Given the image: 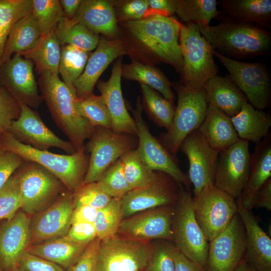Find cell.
Returning a JSON list of instances; mask_svg holds the SVG:
<instances>
[{
    "label": "cell",
    "mask_w": 271,
    "mask_h": 271,
    "mask_svg": "<svg viewBox=\"0 0 271 271\" xmlns=\"http://www.w3.org/2000/svg\"><path fill=\"white\" fill-rule=\"evenodd\" d=\"M180 23L171 16L152 15L121 24L127 41L141 56L154 62L169 64L181 75L183 63L179 46Z\"/></svg>",
    "instance_id": "6da1fadb"
},
{
    "label": "cell",
    "mask_w": 271,
    "mask_h": 271,
    "mask_svg": "<svg viewBox=\"0 0 271 271\" xmlns=\"http://www.w3.org/2000/svg\"><path fill=\"white\" fill-rule=\"evenodd\" d=\"M39 75L38 85L41 95L53 120L76 150H81L95 127L76 111L75 101L77 97L73 86L67 85L58 75L49 71L42 72Z\"/></svg>",
    "instance_id": "7a4b0ae2"
},
{
    "label": "cell",
    "mask_w": 271,
    "mask_h": 271,
    "mask_svg": "<svg viewBox=\"0 0 271 271\" xmlns=\"http://www.w3.org/2000/svg\"><path fill=\"white\" fill-rule=\"evenodd\" d=\"M212 48L231 59H248L268 54L271 33L252 24L236 23L222 18L218 25L196 23Z\"/></svg>",
    "instance_id": "3957f363"
},
{
    "label": "cell",
    "mask_w": 271,
    "mask_h": 271,
    "mask_svg": "<svg viewBox=\"0 0 271 271\" xmlns=\"http://www.w3.org/2000/svg\"><path fill=\"white\" fill-rule=\"evenodd\" d=\"M0 149L15 153L25 161L39 164L73 193L84 183L89 163V155L85 153L84 146L72 154H57L25 145L7 131L0 137Z\"/></svg>",
    "instance_id": "277c9868"
},
{
    "label": "cell",
    "mask_w": 271,
    "mask_h": 271,
    "mask_svg": "<svg viewBox=\"0 0 271 271\" xmlns=\"http://www.w3.org/2000/svg\"><path fill=\"white\" fill-rule=\"evenodd\" d=\"M179 46L183 63L181 83L189 88H203L218 73L212 46L195 23H180Z\"/></svg>",
    "instance_id": "5b68a950"
},
{
    "label": "cell",
    "mask_w": 271,
    "mask_h": 271,
    "mask_svg": "<svg viewBox=\"0 0 271 271\" xmlns=\"http://www.w3.org/2000/svg\"><path fill=\"white\" fill-rule=\"evenodd\" d=\"M172 86L177 93V105L171 126L161 135L160 142L174 155L186 137L199 128L205 116L208 103L204 88H189L181 83Z\"/></svg>",
    "instance_id": "8992f818"
},
{
    "label": "cell",
    "mask_w": 271,
    "mask_h": 271,
    "mask_svg": "<svg viewBox=\"0 0 271 271\" xmlns=\"http://www.w3.org/2000/svg\"><path fill=\"white\" fill-rule=\"evenodd\" d=\"M172 230L176 249L207 270L209 241L195 217L191 194L182 187L175 205Z\"/></svg>",
    "instance_id": "52a82bcc"
},
{
    "label": "cell",
    "mask_w": 271,
    "mask_h": 271,
    "mask_svg": "<svg viewBox=\"0 0 271 271\" xmlns=\"http://www.w3.org/2000/svg\"><path fill=\"white\" fill-rule=\"evenodd\" d=\"M88 140L84 145L85 153L90 155L84 183L97 182L113 163L126 153L136 150L138 144L136 136L100 126L94 127Z\"/></svg>",
    "instance_id": "ba28073f"
},
{
    "label": "cell",
    "mask_w": 271,
    "mask_h": 271,
    "mask_svg": "<svg viewBox=\"0 0 271 271\" xmlns=\"http://www.w3.org/2000/svg\"><path fill=\"white\" fill-rule=\"evenodd\" d=\"M153 243L118 234L101 240L97 271H144L152 254Z\"/></svg>",
    "instance_id": "9c48e42d"
},
{
    "label": "cell",
    "mask_w": 271,
    "mask_h": 271,
    "mask_svg": "<svg viewBox=\"0 0 271 271\" xmlns=\"http://www.w3.org/2000/svg\"><path fill=\"white\" fill-rule=\"evenodd\" d=\"M196 220L209 242L223 231L237 213L236 199L214 185L193 197Z\"/></svg>",
    "instance_id": "30bf717a"
},
{
    "label": "cell",
    "mask_w": 271,
    "mask_h": 271,
    "mask_svg": "<svg viewBox=\"0 0 271 271\" xmlns=\"http://www.w3.org/2000/svg\"><path fill=\"white\" fill-rule=\"evenodd\" d=\"M16 173L20 181L21 208L27 214L41 210L67 189L54 175L34 162L26 161Z\"/></svg>",
    "instance_id": "8fae6325"
},
{
    "label": "cell",
    "mask_w": 271,
    "mask_h": 271,
    "mask_svg": "<svg viewBox=\"0 0 271 271\" xmlns=\"http://www.w3.org/2000/svg\"><path fill=\"white\" fill-rule=\"evenodd\" d=\"M212 52L250 104L261 110L270 105V78L264 63L241 62L227 57L213 49Z\"/></svg>",
    "instance_id": "7c38bea8"
},
{
    "label": "cell",
    "mask_w": 271,
    "mask_h": 271,
    "mask_svg": "<svg viewBox=\"0 0 271 271\" xmlns=\"http://www.w3.org/2000/svg\"><path fill=\"white\" fill-rule=\"evenodd\" d=\"M181 185L164 172L152 171L145 186L131 190L122 197L123 219L145 210L175 205Z\"/></svg>",
    "instance_id": "4fadbf2b"
},
{
    "label": "cell",
    "mask_w": 271,
    "mask_h": 271,
    "mask_svg": "<svg viewBox=\"0 0 271 271\" xmlns=\"http://www.w3.org/2000/svg\"><path fill=\"white\" fill-rule=\"evenodd\" d=\"M141 100L139 96L136 109L130 108L137 128L138 156L149 171L164 172L178 183L188 186L191 183L188 176L180 169L174 155L151 133L143 118Z\"/></svg>",
    "instance_id": "5bb4252c"
},
{
    "label": "cell",
    "mask_w": 271,
    "mask_h": 271,
    "mask_svg": "<svg viewBox=\"0 0 271 271\" xmlns=\"http://www.w3.org/2000/svg\"><path fill=\"white\" fill-rule=\"evenodd\" d=\"M249 142L239 139L220 152L215 169L214 186L236 199L247 182L251 155Z\"/></svg>",
    "instance_id": "9a60e30c"
},
{
    "label": "cell",
    "mask_w": 271,
    "mask_h": 271,
    "mask_svg": "<svg viewBox=\"0 0 271 271\" xmlns=\"http://www.w3.org/2000/svg\"><path fill=\"white\" fill-rule=\"evenodd\" d=\"M246 234L237 213L228 225L209 242L207 271H232L244 259Z\"/></svg>",
    "instance_id": "2e32d148"
},
{
    "label": "cell",
    "mask_w": 271,
    "mask_h": 271,
    "mask_svg": "<svg viewBox=\"0 0 271 271\" xmlns=\"http://www.w3.org/2000/svg\"><path fill=\"white\" fill-rule=\"evenodd\" d=\"M19 117L12 121L8 132L20 142L35 149L46 151L54 147L68 154L77 151L74 145L56 136L42 120L39 113L28 106L21 104Z\"/></svg>",
    "instance_id": "e0dca14e"
},
{
    "label": "cell",
    "mask_w": 271,
    "mask_h": 271,
    "mask_svg": "<svg viewBox=\"0 0 271 271\" xmlns=\"http://www.w3.org/2000/svg\"><path fill=\"white\" fill-rule=\"evenodd\" d=\"M34 63L19 53L0 66V84L20 103L35 109L43 101L33 71Z\"/></svg>",
    "instance_id": "ac0fdd59"
},
{
    "label": "cell",
    "mask_w": 271,
    "mask_h": 271,
    "mask_svg": "<svg viewBox=\"0 0 271 271\" xmlns=\"http://www.w3.org/2000/svg\"><path fill=\"white\" fill-rule=\"evenodd\" d=\"M175 205L157 207L124 218L117 234L142 241L161 239L173 242L172 223Z\"/></svg>",
    "instance_id": "d6986e66"
},
{
    "label": "cell",
    "mask_w": 271,
    "mask_h": 271,
    "mask_svg": "<svg viewBox=\"0 0 271 271\" xmlns=\"http://www.w3.org/2000/svg\"><path fill=\"white\" fill-rule=\"evenodd\" d=\"M179 149L188 160L187 175L193 185L194 195L204 187L214 185L219 152L210 147L198 129L186 137Z\"/></svg>",
    "instance_id": "ffe728a7"
},
{
    "label": "cell",
    "mask_w": 271,
    "mask_h": 271,
    "mask_svg": "<svg viewBox=\"0 0 271 271\" xmlns=\"http://www.w3.org/2000/svg\"><path fill=\"white\" fill-rule=\"evenodd\" d=\"M73 208V192L67 189L36 218L30 228V244L66 236Z\"/></svg>",
    "instance_id": "44dd1931"
},
{
    "label": "cell",
    "mask_w": 271,
    "mask_h": 271,
    "mask_svg": "<svg viewBox=\"0 0 271 271\" xmlns=\"http://www.w3.org/2000/svg\"><path fill=\"white\" fill-rule=\"evenodd\" d=\"M30 245V219L18 211L10 219L0 221V269L12 271Z\"/></svg>",
    "instance_id": "7402d4cb"
},
{
    "label": "cell",
    "mask_w": 271,
    "mask_h": 271,
    "mask_svg": "<svg viewBox=\"0 0 271 271\" xmlns=\"http://www.w3.org/2000/svg\"><path fill=\"white\" fill-rule=\"evenodd\" d=\"M127 53L123 41L99 38L95 50L90 54L84 70L73 84L76 96L81 98L93 93L94 87L101 74L115 59Z\"/></svg>",
    "instance_id": "603a6c76"
},
{
    "label": "cell",
    "mask_w": 271,
    "mask_h": 271,
    "mask_svg": "<svg viewBox=\"0 0 271 271\" xmlns=\"http://www.w3.org/2000/svg\"><path fill=\"white\" fill-rule=\"evenodd\" d=\"M121 62L122 57L117 59L109 79L99 81L97 87L109 112L111 129L116 132L137 136L135 122L127 111L122 96Z\"/></svg>",
    "instance_id": "cb8c5ba5"
},
{
    "label": "cell",
    "mask_w": 271,
    "mask_h": 271,
    "mask_svg": "<svg viewBox=\"0 0 271 271\" xmlns=\"http://www.w3.org/2000/svg\"><path fill=\"white\" fill-rule=\"evenodd\" d=\"M237 213L246 234L244 259L257 271H271V239L260 226L256 217L245 209L239 196L236 199Z\"/></svg>",
    "instance_id": "d4e9b609"
},
{
    "label": "cell",
    "mask_w": 271,
    "mask_h": 271,
    "mask_svg": "<svg viewBox=\"0 0 271 271\" xmlns=\"http://www.w3.org/2000/svg\"><path fill=\"white\" fill-rule=\"evenodd\" d=\"M69 20L72 23H81L108 39H119L120 31L115 9L109 1H82L75 16Z\"/></svg>",
    "instance_id": "484cf974"
},
{
    "label": "cell",
    "mask_w": 271,
    "mask_h": 271,
    "mask_svg": "<svg viewBox=\"0 0 271 271\" xmlns=\"http://www.w3.org/2000/svg\"><path fill=\"white\" fill-rule=\"evenodd\" d=\"M271 178V142L269 134L256 146L251 156L249 177L239 196L243 207L251 211L257 194L266 181Z\"/></svg>",
    "instance_id": "4316f807"
},
{
    "label": "cell",
    "mask_w": 271,
    "mask_h": 271,
    "mask_svg": "<svg viewBox=\"0 0 271 271\" xmlns=\"http://www.w3.org/2000/svg\"><path fill=\"white\" fill-rule=\"evenodd\" d=\"M203 88L208 104L216 107L230 117L236 115L248 102L229 75L222 77L217 75L208 80Z\"/></svg>",
    "instance_id": "83f0119b"
},
{
    "label": "cell",
    "mask_w": 271,
    "mask_h": 271,
    "mask_svg": "<svg viewBox=\"0 0 271 271\" xmlns=\"http://www.w3.org/2000/svg\"><path fill=\"white\" fill-rule=\"evenodd\" d=\"M198 130L210 147L219 153L239 139L231 118L211 105L208 104L205 116Z\"/></svg>",
    "instance_id": "f1b7e54d"
},
{
    "label": "cell",
    "mask_w": 271,
    "mask_h": 271,
    "mask_svg": "<svg viewBox=\"0 0 271 271\" xmlns=\"http://www.w3.org/2000/svg\"><path fill=\"white\" fill-rule=\"evenodd\" d=\"M223 19L252 24L263 28L271 26L270 0H221Z\"/></svg>",
    "instance_id": "f546056e"
},
{
    "label": "cell",
    "mask_w": 271,
    "mask_h": 271,
    "mask_svg": "<svg viewBox=\"0 0 271 271\" xmlns=\"http://www.w3.org/2000/svg\"><path fill=\"white\" fill-rule=\"evenodd\" d=\"M87 245L75 242L65 236L29 246L26 250L55 263L67 271L78 260Z\"/></svg>",
    "instance_id": "4dcf8cb0"
},
{
    "label": "cell",
    "mask_w": 271,
    "mask_h": 271,
    "mask_svg": "<svg viewBox=\"0 0 271 271\" xmlns=\"http://www.w3.org/2000/svg\"><path fill=\"white\" fill-rule=\"evenodd\" d=\"M239 139L257 144L269 135L271 126L269 114L254 107L248 102L230 117Z\"/></svg>",
    "instance_id": "1f68e13d"
},
{
    "label": "cell",
    "mask_w": 271,
    "mask_h": 271,
    "mask_svg": "<svg viewBox=\"0 0 271 271\" xmlns=\"http://www.w3.org/2000/svg\"><path fill=\"white\" fill-rule=\"evenodd\" d=\"M121 77L147 85L172 102L175 99L172 83L161 71L151 64H143L132 58L130 63L121 66Z\"/></svg>",
    "instance_id": "d6a6232c"
},
{
    "label": "cell",
    "mask_w": 271,
    "mask_h": 271,
    "mask_svg": "<svg viewBox=\"0 0 271 271\" xmlns=\"http://www.w3.org/2000/svg\"><path fill=\"white\" fill-rule=\"evenodd\" d=\"M41 36L32 12L20 19L13 27L6 42L0 61V66L9 60L13 54L32 49Z\"/></svg>",
    "instance_id": "836d02e7"
},
{
    "label": "cell",
    "mask_w": 271,
    "mask_h": 271,
    "mask_svg": "<svg viewBox=\"0 0 271 271\" xmlns=\"http://www.w3.org/2000/svg\"><path fill=\"white\" fill-rule=\"evenodd\" d=\"M23 57L32 60L39 74L49 71L59 75L61 46L55 31L41 36L36 45L31 50L19 53Z\"/></svg>",
    "instance_id": "e575fe53"
},
{
    "label": "cell",
    "mask_w": 271,
    "mask_h": 271,
    "mask_svg": "<svg viewBox=\"0 0 271 271\" xmlns=\"http://www.w3.org/2000/svg\"><path fill=\"white\" fill-rule=\"evenodd\" d=\"M56 35L60 46L69 45L90 52L96 49L99 35L81 23H72L65 17L58 24Z\"/></svg>",
    "instance_id": "d590c367"
},
{
    "label": "cell",
    "mask_w": 271,
    "mask_h": 271,
    "mask_svg": "<svg viewBox=\"0 0 271 271\" xmlns=\"http://www.w3.org/2000/svg\"><path fill=\"white\" fill-rule=\"evenodd\" d=\"M141 88L143 109L156 124L169 130L175 111L173 102L147 85L141 84Z\"/></svg>",
    "instance_id": "8d00e7d4"
},
{
    "label": "cell",
    "mask_w": 271,
    "mask_h": 271,
    "mask_svg": "<svg viewBox=\"0 0 271 271\" xmlns=\"http://www.w3.org/2000/svg\"><path fill=\"white\" fill-rule=\"evenodd\" d=\"M175 13L186 23H200L209 25L213 19L224 15L217 10L216 0H176Z\"/></svg>",
    "instance_id": "74e56055"
},
{
    "label": "cell",
    "mask_w": 271,
    "mask_h": 271,
    "mask_svg": "<svg viewBox=\"0 0 271 271\" xmlns=\"http://www.w3.org/2000/svg\"><path fill=\"white\" fill-rule=\"evenodd\" d=\"M32 10V0H0V61L13 27Z\"/></svg>",
    "instance_id": "f35d334b"
},
{
    "label": "cell",
    "mask_w": 271,
    "mask_h": 271,
    "mask_svg": "<svg viewBox=\"0 0 271 271\" xmlns=\"http://www.w3.org/2000/svg\"><path fill=\"white\" fill-rule=\"evenodd\" d=\"M89 55V52L72 46H61L58 72L64 82L73 85L83 73Z\"/></svg>",
    "instance_id": "ab89813d"
},
{
    "label": "cell",
    "mask_w": 271,
    "mask_h": 271,
    "mask_svg": "<svg viewBox=\"0 0 271 271\" xmlns=\"http://www.w3.org/2000/svg\"><path fill=\"white\" fill-rule=\"evenodd\" d=\"M122 220V198H113L97 210L93 222L97 237L103 240L117 234Z\"/></svg>",
    "instance_id": "60d3db41"
},
{
    "label": "cell",
    "mask_w": 271,
    "mask_h": 271,
    "mask_svg": "<svg viewBox=\"0 0 271 271\" xmlns=\"http://www.w3.org/2000/svg\"><path fill=\"white\" fill-rule=\"evenodd\" d=\"M77 112L94 127L111 129V120L107 107L100 95L91 93L75 100Z\"/></svg>",
    "instance_id": "b9f144b4"
},
{
    "label": "cell",
    "mask_w": 271,
    "mask_h": 271,
    "mask_svg": "<svg viewBox=\"0 0 271 271\" xmlns=\"http://www.w3.org/2000/svg\"><path fill=\"white\" fill-rule=\"evenodd\" d=\"M32 13L41 36L55 31L59 23L65 17L58 0H32Z\"/></svg>",
    "instance_id": "7bdbcfd3"
},
{
    "label": "cell",
    "mask_w": 271,
    "mask_h": 271,
    "mask_svg": "<svg viewBox=\"0 0 271 271\" xmlns=\"http://www.w3.org/2000/svg\"><path fill=\"white\" fill-rule=\"evenodd\" d=\"M96 183L112 198H122L131 190L124 176L120 158L103 173Z\"/></svg>",
    "instance_id": "ee69618b"
},
{
    "label": "cell",
    "mask_w": 271,
    "mask_h": 271,
    "mask_svg": "<svg viewBox=\"0 0 271 271\" xmlns=\"http://www.w3.org/2000/svg\"><path fill=\"white\" fill-rule=\"evenodd\" d=\"M22 204L20 181L15 172L0 190V221L13 218Z\"/></svg>",
    "instance_id": "f6af8a7d"
},
{
    "label": "cell",
    "mask_w": 271,
    "mask_h": 271,
    "mask_svg": "<svg viewBox=\"0 0 271 271\" xmlns=\"http://www.w3.org/2000/svg\"><path fill=\"white\" fill-rule=\"evenodd\" d=\"M120 159L126 180L131 190L148 183L151 171L145 166L136 150L126 153Z\"/></svg>",
    "instance_id": "bcb514c9"
},
{
    "label": "cell",
    "mask_w": 271,
    "mask_h": 271,
    "mask_svg": "<svg viewBox=\"0 0 271 271\" xmlns=\"http://www.w3.org/2000/svg\"><path fill=\"white\" fill-rule=\"evenodd\" d=\"M176 247L170 241L159 239L153 244L151 257L144 271H175Z\"/></svg>",
    "instance_id": "7dc6e473"
},
{
    "label": "cell",
    "mask_w": 271,
    "mask_h": 271,
    "mask_svg": "<svg viewBox=\"0 0 271 271\" xmlns=\"http://www.w3.org/2000/svg\"><path fill=\"white\" fill-rule=\"evenodd\" d=\"M74 206L87 205L96 209L106 206L112 198L103 192L96 182L84 183L73 193Z\"/></svg>",
    "instance_id": "c3c4849f"
},
{
    "label": "cell",
    "mask_w": 271,
    "mask_h": 271,
    "mask_svg": "<svg viewBox=\"0 0 271 271\" xmlns=\"http://www.w3.org/2000/svg\"><path fill=\"white\" fill-rule=\"evenodd\" d=\"M21 104L8 90L0 84V137L7 132L21 113Z\"/></svg>",
    "instance_id": "681fc988"
},
{
    "label": "cell",
    "mask_w": 271,
    "mask_h": 271,
    "mask_svg": "<svg viewBox=\"0 0 271 271\" xmlns=\"http://www.w3.org/2000/svg\"><path fill=\"white\" fill-rule=\"evenodd\" d=\"M17 267L21 271H66L55 263L27 250L21 255Z\"/></svg>",
    "instance_id": "f907efd6"
},
{
    "label": "cell",
    "mask_w": 271,
    "mask_h": 271,
    "mask_svg": "<svg viewBox=\"0 0 271 271\" xmlns=\"http://www.w3.org/2000/svg\"><path fill=\"white\" fill-rule=\"evenodd\" d=\"M100 239L90 241L76 262L67 271H97V257Z\"/></svg>",
    "instance_id": "816d5d0a"
},
{
    "label": "cell",
    "mask_w": 271,
    "mask_h": 271,
    "mask_svg": "<svg viewBox=\"0 0 271 271\" xmlns=\"http://www.w3.org/2000/svg\"><path fill=\"white\" fill-rule=\"evenodd\" d=\"M25 161L19 155L0 149V190Z\"/></svg>",
    "instance_id": "f5cc1de1"
},
{
    "label": "cell",
    "mask_w": 271,
    "mask_h": 271,
    "mask_svg": "<svg viewBox=\"0 0 271 271\" xmlns=\"http://www.w3.org/2000/svg\"><path fill=\"white\" fill-rule=\"evenodd\" d=\"M148 8V0L126 1L118 9V19L121 22L141 20L145 17Z\"/></svg>",
    "instance_id": "db71d44e"
},
{
    "label": "cell",
    "mask_w": 271,
    "mask_h": 271,
    "mask_svg": "<svg viewBox=\"0 0 271 271\" xmlns=\"http://www.w3.org/2000/svg\"><path fill=\"white\" fill-rule=\"evenodd\" d=\"M66 236L75 242L88 244L97 234L93 223H77L71 225Z\"/></svg>",
    "instance_id": "11a10c76"
},
{
    "label": "cell",
    "mask_w": 271,
    "mask_h": 271,
    "mask_svg": "<svg viewBox=\"0 0 271 271\" xmlns=\"http://www.w3.org/2000/svg\"><path fill=\"white\" fill-rule=\"evenodd\" d=\"M149 12L146 17L152 15H159L171 17L175 13L176 0H148Z\"/></svg>",
    "instance_id": "9f6ffc18"
},
{
    "label": "cell",
    "mask_w": 271,
    "mask_h": 271,
    "mask_svg": "<svg viewBox=\"0 0 271 271\" xmlns=\"http://www.w3.org/2000/svg\"><path fill=\"white\" fill-rule=\"evenodd\" d=\"M97 210L87 205L74 206L71 217V225L77 223H93Z\"/></svg>",
    "instance_id": "6f0895ef"
},
{
    "label": "cell",
    "mask_w": 271,
    "mask_h": 271,
    "mask_svg": "<svg viewBox=\"0 0 271 271\" xmlns=\"http://www.w3.org/2000/svg\"><path fill=\"white\" fill-rule=\"evenodd\" d=\"M175 271H207L200 265L189 260L178 249L174 253Z\"/></svg>",
    "instance_id": "680465c9"
},
{
    "label": "cell",
    "mask_w": 271,
    "mask_h": 271,
    "mask_svg": "<svg viewBox=\"0 0 271 271\" xmlns=\"http://www.w3.org/2000/svg\"><path fill=\"white\" fill-rule=\"evenodd\" d=\"M253 208H263L267 211L271 210V178L259 190Z\"/></svg>",
    "instance_id": "91938a15"
},
{
    "label": "cell",
    "mask_w": 271,
    "mask_h": 271,
    "mask_svg": "<svg viewBox=\"0 0 271 271\" xmlns=\"http://www.w3.org/2000/svg\"><path fill=\"white\" fill-rule=\"evenodd\" d=\"M81 2V0L59 1L65 17L69 20L72 19L75 16Z\"/></svg>",
    "instance_id": "94428289"
},
{
    "label": "cell",
    "mask_w": 271,
    "mask_h": 271,
    "mask_svg": "<svg viewBox=\"0 0 271 271\" xmlns=\"http://www.w3.org/2000/svg\"><path fill=\"white\" fill-rule=\"evenodd\" d=\"M232 271H257L243 259Z\"/></svg>",
    "instance_id": "6125c7cd"
},
{
    "label": "cell",
    "mask_w": 271,
    "mask_h": 271,
    "mask_svg": "<svg viewBox=\"0 0 271 271\" xmlns=\"http://www.w3.org/2000/svg\"><path fill=\"white\" fill-rule=\"evenodd\" d=\"M12 271H21L18 267L14 268Z\"/></svg>",
    "instance_id": "be15d7a7"
},
{
    "label": "cell",
    "mask_w": 271,
    "mask_h": 271,
    "mask_svg": "<svg viewBox=\"0 0 271 271\" xmlns=\"http://www.w3.org/2000/svg\"><path fill=\"white\" fill-rule=\"evenodd\" d=\"M0 271H2V270L0 269Z\"/></svg>",
    "instance_id": "e7e4bbea"
}]
</instances>
